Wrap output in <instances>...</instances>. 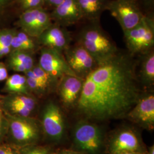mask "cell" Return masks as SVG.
<instances>
[{
    "label": "cell",
    "mask_w": 154,
    "mask_h": 154,
    "mask_svg": "<svg viewBox=\"0 0 154 154\" xmlns=\"http://www.w3.org/2000/svg\"><path fill=\"white\" fill-rule=\"evenodd\" d=\"M37 102L31 94H9L2 97L0 107L7 116L33 117Z\"/></svg>",
    "instance_id": "10"
},
{
    "label": "cell",
    "mask_w": 154,
    "mask_h": 154,
    "mask_svg": "<svg viewBox=\"0 0 154 154\" xmlns=\"http://www.w3.org/2000/svg\"><path fill=\"white\" fill-rule=\"evenodd\" d=\"M11 47L10 46H2L0 47V58L5 55L9 54L11 52Z\"/></svg>",
    "instance_id": "32"
},
{
    "label": "cell",
    "mask_w": 154,
    "mask_h": 154,
    "mask_svg": "<svg viewBox=\"0 0 154 154\" xmlns=\"http://www.w3.org/2000/svg\"><path fill=\"white\" fill-rule=\"evenodd\" d=\"M73 142L77 151L86 154H99L103 144L102 132L95 124L79 122L73 131Z\"/></svg>",
    "instance_id": "5"
},
{
    "label": "cell",
    "mask_w": 154,
    "mask_h": 154,
    "mask_svg": "<svg viewBox=\"0 0 154 154\" xmlns=\"http://www.w3.org/2000/svg\"><path fill=\"white\" fill-rule=\"evenodd\" d=\"M147 154H154V146L152 145L151 146L149 149H147Z\"/></svg>",
    "instance_id": "35"
},
{
    "label": "cell",
    "mask_w": 154,
    "mask_h": 154,
    "mask_svg": "<svg viewBox=\"0 0 154 154\" xmlns=\"http://www.w3.org/2000/svg\"><path fill=\"white\" fill-rule=\"evenodd\" d=\"M9 62H15L25 66L29 71L34 66V60L32 52L25 50H11L9 55Z\"/></svg>",
    "instance_id": "20"
},
{
    "label": "cell",
    "mask_w": 154,
    "mask_h": 154,
    "mask_svg": "<svg viewBox=\"0 0 154 154\" xmlns=\"http://www.w3.org/2000/svg\"><path fill=\"white\" fill-rule=\"evenodd\" d=\"M25 75L26 77L28 88L30 92H33L38 95H43L50 90V88L47 86L39 80L32 70L26 72Z\"/></svg>",
    "instance_id": "21"
},
{
    "label": "cell",
    "mask_w": 154,
    "mask_h": 154,
    "mask_svg": "<svg viewBox=\"0 0 154 154\" xmlns=\"http://www.w3.org/2000/svg\"><path fill=\"white\" fill-rule=\"evenodd\" d=\"M21 148L8 142L0 143V154H20Z\"/></svg>",
    "instance_id": "28"
},
{
    "label": "cell",
    "mask_w": 154,
    "mask_h": 154,
    "mask_svg": "<svg viewBox=\"0 0 154 154\" xmlns=\"http://www.w3.org/2000/svg\"><path fill=\"white\" fill-rule=\"evenodd\" d=\"M51 18L43 8L23 11L18 21L22 31L32 38L39 37L52 25Z\"/></svg>",
    "instance_id": "9"
},
{
    "label": "cell",
    "mask_w": 154,
    "mask_h": 154,
    "mask_svg": "<svg viewBox=\"0 0 154 154\" xmlns=\"http://www.w3.org/2000/svg\"><path fill=\"white\" fill-rule=\"evenodd\" d=\"M53 154H86L80 152L79 151L72 150V149H62L57 151H54Z\"/></svg>",
    "instance_id": "31"
},
{
    "label": "cell",
    "mask_w": 154,
    "mask_h": 154,
    "mask_svg": "<svg viewBox=\"0 0 154 154\" xmlns=\"http://www.w3.org/2000/svg\"><path fill=\"white\" fill-rule=\"evenodd\" d=\"M2 91L9 94H31L28 88L26 77L20 74H15L8 77Z\"/></svg>",
    "instance_id": "19"
},
{
    "label": "cell",
    "mask_w": 154,
    "mask_h": 154,
    "mask_svg": "<svg viewBox=\"0 0 154 154\" xmlns=\"http://www.w3.org/2000/svg\"><path fill=\"white\" fill-rule=\"evenodd\" d=\"M140 96L132 55L119 51L97 65L83 79L76 107L90 119L121 118L126 116Z\"/></svg>",
    "instance_id": "1"
},
{
    "label": "cell",
    "mask_w": 154,
    "mask_h": 154,
    "mask_svg": "<svg viewBox=\"0 0 154 154\" xmlns=\"http://www.w3.org/2000/svg\"><path fill=\"white\" fill-rule=\"evenodd\" d=\"M133 123L149 131L154 128V95L147 93L140 95L138 101L127 114Z\"/></svg>",
    "instance_id": "13"
},
{
    "label": "cell",
    "mask_w": 154,
    "mask_h": 154,
    "mask_svg": "<svg viewBox=\"0 0 154 154\" xmlns=\"http://www.w3.org/2000/svg\"><path fill=\"white\" fill-rule=\"evenodd\" d=\"M6 116L8 121L6 142L20 148L38 143L43 134L40 122L33 117Z\"/></svg>",
    "instance_id": "3"
},
{
    "label": "cell",
    "mask_w": 154,
    "mask_h": 154,
    "mask_svg": "<svg viewBox=\"0 0 154 154\" xmlns=\"http://www.w3.org/2000/svg\"><path fill=\"white\" fill-rule=\"evenodd\" d=\"M32 70L36 77L38 78L39 80L44 83L50 89L53 88L58 84V82H57L53 78L51 77L49 74L44 70L38 64L34 65Z\"/></svg>",
    "instance_id": "22"
},
{
    "label": "cell",
    "mask_w": 154,
    "mask_h": 154,
    "mask_svg": "<svg viewBox=\"0 0 154 154\" xmlns=\"http://www.w3.org/2000/svg\"><path fill=\"white\" fill-rule=\"evenodd\" d=\"M83 79L65 75L58 82V93L63 105L67 109L77 106L82 88Z\"/></svg>",
    "instance_id": "14"
},
{
    "label": "cell",
    "mask_w": 154,
    "mask_h": 154,
    "mask_svg": "<svg viewBox=\"0 0 154 154\" xmlns=\"http://www.w3.org/2000/svg\"><path fill=\"white\" fill-rule=\"evenodd\" d=\"M54 8L50 17L60 25L71 26L83 18L78 0H63Z\"/></svg>",
    "instance_id": "15"
},
{
    "label": "cell",
    "mask_w": 154,
    "mask_h": 154,
    "mask_svg": "<svg viewBox=\"0 0 154 154\" xmlns=\"http://www.w3.org/2000/svg\"><path fill=\"white\" fill-rule=\"evenodd\" d=\"M8 78V73L5 65L3 63L0 62V82L4 81Z\"/></svg>",
    "instance_id": "30"
},
{
    "label": "cell",
    "mask_w": 154,
    "mask_h": 154,
    "mask_svg": "<svg viewBox=\"0 0 154 154\" xmlns=\"http://www.w3.org/2000/svg\"><path fill=\"white\" fill-rule=\"evenodd\" d=\"M106 10L119 23L123 33L136 26L144 16L135 0H109Z\"/></svg>",
    "instance_id": "6"
},
{
    "label": "cell",
    "mask_w": 154,
    "mask_h": 154,
    "mask_svg": "<svg viewBox=\"0 0 154 154\" xmlns=\"http://www.w3.org/2000/svg\"><path fill=\"white\" fill-rule=\"evenodd\" d=\"M11 0H0V13L11 3Z\"/></svg>",
    "instance_id": "34"
},
{
    "label": "cell",
    "mask_w": 154,
    "mask_h": 154,
    "mask_svg": "<svg viewBox=\"0 0 154 154\" xmlns=\"http://www.w3.org/2000/svg\"><path fill=\"white\" fill-rule=\"evenodd\" d=\"M123 33L130 54H144L150 51L154 46V19L151 17L144 16L136 26Z\"/></svg>",
    "instance_id": "4"
},
{
    "label": "cell",
    "mask_w": 154,
    "mask_h": 154,
    "mask_svg": "<svg viewBox=\"0 0 154 154\" xmlns=\"http://www.w3.org/2000/svg\"><path fill=\"white\" fill-rule=\"evenodd\" d=\"M109 0H78L83 17L93 22H97Z\"/></svg>",
    "instance_id": "17"
},
{
    "label": "cell",
    "mask_w": 154,
    "mask_h": 154,
    "mask_svg": "<svg viewBox=\"0 0 154 154\" xmlns=\"http://www.w3.org/2000/svg\"><path fill=\"white\" fill-rule=\"evenodd\" d=\"M107 151L109 154L125 152L147 154V149L137 132L130 128H123L116 131L110 137Z\"/></svg>",
    "instance_id": "7"
},
{
    "label": "cell",
    "mask_w": 154,
    "mask_h": 154,
    "mask_svg": "<svg viewBox=\"0 0 154 154\" xmlns=\"http://www.w3.org/2000/svg\"><path fill=\"white\" fill-rule=\"evenodd\" d=\"M43 134L51 140L60 141L63 137L65 124L60 107L53 102L45 106L40 122Z\"/></svg>",
    "instance_id": "12"
},
{
    "label": "cell",
    "mask_w": 154,
    "mask_h": 154,
    "mask_svg": "<svg viewBox=\"0 0 154 154\" xmlns=\"http://www.w3.org/2000/svg\"><path fill=\"white\" fill-rule=\"evenodd\" d=\"M14 30L11 29H4L0 30V47L10 46L11 40L15 34Z\"/></svg>",
    "instance_id": "26"
},
{
    "label": "cell",
    "mask_w": 154,
    "mask_h": 154,
    "mask_svg": "<svg viewBox=\"0 0 154 154\" xmlns=\"http://www.w3.org/2000/svg\"><path fill=\"white\" fill-rule=\"evenodd\" d=\"M16 34L25 45L28 51L32 53L35 49V44L32 39L33 38L22 30L20 32H16Z\"/></svg>",
    "instance_id": "27"
},
{
    "label": "cell",
    "mask_w": 154,
    "mask_h": 154,
    "mask_svg": "<svg viewBox=\"0 0 154 154\" xmlns=\"http://www.w3.org/2000/svg\"><path fill=\"white\" fill-rule=\"evenodd\" d=\"M9 62V66L11 68V69L14 71L16 72H23L25 74L26 72H28L27 69L24 66L22 65H21L20 63H17L15 62Z\"/></svg>",
    "instance_id": "29"
},
{
    "label": "cell",
    "mask_w": 154,
    "mask_h": 154,
    "mask_svg": "<svg viewBox=\"0 0 154 154\" xmlns=\"http://www.w3.org/2000/svg\"><path fill=\"white\" fill-rule=\"evenodd\" d=\"M44 1L45 4L46 3L49 5L55 8L57 6L60 4L63 0H44Z\"/></svg>",
    "instance_id": "33"
},
{
    "label": "cell",
    "mask_w": 154,
    "mask_h": 154,
    "mask_svg": "<svg viewBox=\"0 0 154 154\" xmlns=\"http://www.w3.org/2000/svg\"><path fill=\"white\" fill-rule=\"evenodd\" d=\"M19 4L23 11L38 8H43L44 0H18Z\"/></svg>",
    "instance_id": "24"
},
{
    "label": "cell",
    "mask_w": 154,
    "mask_h": 154,
    "mask_svg": "<svg viewBox=\"0 0 154 154\" xmlns=\"http://www.w3.org/2000/svg\"><path fill=\"white\" fill-rule=\"evenodd\" d=\"M39 44L44 47L61 52L70 46L71 37L69 33L58 25H51L38 38Z\"/></svg>",
    "instance_id": "16"
},
{
    "label": "cell",
    "mask_w": 154,
    "mask_h": 154,
    "mask_svg": "<svg viewBox=\"0 0 154 154\" xmlns=\"http://www.w3.org/2000/svg\"><path fill=\"white\" fill-rule=\"evenodd\" d=\"M63 52L72 71L77 77L83 79L98 65L92 56L81 45L69 46Z\"/></svg>",
    "instance_id": "11"
},
{
    "label": "cell",
    "mask_w": 154,
    "mask_h": 154,
    "mask_svg": "<svg viewBox=\"0 0 154 154\" xmlns=\"http://www.w3.org/2000/svg\"><path fill=\"white\" fill-rule=\"evenodd\" d=\"M8 126V121L7 116L0 107V143L5 141Z\"/></svg>",
    "instance_id": "25"
},
{
    "label": "cell",
    "mask_w": 154,
    "mask_h": 154,
    "mask_svg": "<svg viewBox=\"0 0 154 154\" xmlns=\"http://www.w3.org/2000/svg\"><path fill=\"white\" fill-rule=\"evenodd\" d=\"M139 77L144 85L151 86L154 83V53L151 50L143 54Z\"/></svg>",
    "instance_id": "18"
},
{
    "label": "cell",
    "mask_w": 154,
    "mask_h": 154,
    "mask_svg": "<svg viewBox=\"0 0 154 154\" xmlns=\"http://www.w3.org/2000/svg\"><path fill=\"white\" fill-rule=\"evenodd\" d=\"M78 44L88 51L98 65L109 60L119 51L97 22L83 29L79 34Z\"/></svg>",
    "instance_id": "2"
},
{
    "label": "cell",
    "mask_w": 154,
    "mask_h": 154,
    "mask_svg": "<svg viewBox=\"0 0 154 154\" xmlns=\"http://www.w3.org/2000/svg\"><path fill=\"white\" fill-rule=\"evenodd\" d=\"M38 65L58 82L65 75L76 76L68 65L63 52L57 50L44 47L41 51Z\"/></svg>",
    "instance_id": "8"
},
{
    "label": "cell",
    "mask_w": 154,
    "mask_h": 154,
    "mask_svg": "<svg viewBox=\"0 0 154 154\" xmlns=\"http://www.w3.org/2000/svg\"><path fill=\"white\" fill-rule=\"evenodd\" d=\"M119 154H141L139 153H135V152H125V153H121Z\"/></svg>",
    "instance_id": "36"
},
{
    "label": "cell",
    "mask_w": 154,
    "mask_h": 154,
    "mask_svg": "<svg viewBox=\"0 0 154 154\" xmlns=\"http://www.w3.org/2000/svg\"><path fill=\"white\" fill-rule=\"evenodd\" d=\"M53 152L49 146L35 144L21 148L20 154H53Z\"/></svg>",
    "instance_id": "23"
},
{
    "label": "cell",
    "mask_w": 154,
    "mask_h": 154,
    "mask_svg": "<svg viewBox=\"0 0 154 154\" xmlns=\"http://www.w3.org/2000/svg\"><path fill=\"white\" fill-rule=\"evenodd\" d=\"M1 99H2V97H1V95H0V102H1Z\"/></svg>",
    "instance_id": "37"
}]
</instances>
